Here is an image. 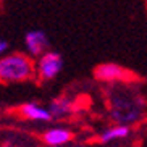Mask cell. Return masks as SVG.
<instances>
[{
    "mask_svg": "<svg viewBox=\"0 0 147 147\" xmlns=\"http://www.w3.org/2000/svg\"><path fill=\"white\" fill-rule=\"evenodd\" d=\"M34 76L32 57L21 52L3 53L0 57V81L24 82Z\"/></svg>",
    "mask_w": 147,
    "mask_h": 147,
    "instance_id": "cell-1",
    "label": "cell"
},
{
    "mask_svg": "<svg viewBox=\"0 0 147 147\" xmlns=\"http://www.w3.org/2000/svg\"><path fill=\"white\" fill-rule=\"evenodd\" d=\"M141 105L138 100L125 97V95H115L112 100V117L117 123L121 125H133L141 120Z\"/></svg>",
    "mask_w": 147,
    "mask_h": 147,
    "instance_id": "cell-2",
    "label": "cell"
},
{
    "mask_svg": "<svg viewBox=\"0 0 147 147\" xmlns=\"http://www.w3.org/2000/svg\"><path fill=\"white\" fill-rule=\"evenodd\" d=\"M63 69V57L58 52L45 50L37 57V63L34 65V73L39 74L42 81H52L55 79Z\"/></svg>",
    "mask_w": 147,
    "mask_h": 147,
    "instance_id": "cell-3",
    "label": "cell"
},
{
    "mask_svg": "<svg viewBox=\"0 0 147 147\" xmlns=\"http://www.w3.org/2000/svg\"><path fill=\"white\" fill-rule=\"evenodd\" d=\"M95 78L102 82L117 84V82L128 81L129 71L125 69L121 65H117V63H102L95 68Z\"/></svg>",
    "mask_w": 147,
    "mask_h": 147,
    "instance_id": "cell-4",
    "label": "cell"
},
{
    "mask_svg": "<svg viewBox=\"0 0 147 147\" xmlns=\"http://www.w3.org/2000/svg\"><path fill=\"white\" fill-rule=\"evenodd\" d=\"M49 47H50V42H49V37L44 31L32 29L26 32V36H24V50L29 57L37 58L40 53L49 50Z\"/></svg>",
    "mask_w": 147,
    "mask_h": 147,
    "instance_id": "cell-5",
    "label": "cell"
},
{
    "mask_svg": "<svg viewBox=\"0 0 147 147\" xmlns=\"http://www.w3.org/2000/svg\"><path fill=\"white\" fill-rule=\"evenodd\" d=\"M20 113L21 117L28 121H34V123H50L52 115L49 112V108L42 107L37 102H26L20 107Z\"/></svg>",
    "mask_w": 147,
    "mask_h": 147,
    "instance_id": "cell-6",
    "label": "cell"
},
{
    "mask_svg": "<svg viewBox=\"0 0 147 147\" xmlns=\"http://www.w3.org/2000/svg\"><path fill=\"white\" fill-rule=\"evenodd\" d=\"M42 138L49 147H66L73 139V133L65 126H52L44 133Z\"/></svg>",
    "mask_w": 147,
    "mask_h": 147,
    "instance_id": "cell-7",
    "label": "cell"
},
{
    "mask_svg": "<svg viewBox=\"0 0 147 147\" xmlns=\"http://www.w3.org/2000/svg\"><path fill=\"white\" fill-rule=\"evenodd\" d=\"M131 136V126L129 125H113L108 126L102 131L100 134V142L102 144H110L113 141H121V139H126Z\"/></svg>",
    "mask_w": 147,
    "mask_h": 147,
    "instance_id": "cell-8",
    "label": "cell"
},
{
    "mask_svg": "<svg viewBox=\"0 0 147 147\" xmlns=\"http://www.w3.org/2000/svg\"><path fill=\"white\" fill-rule=\"evenodd\" d=\"M73 108H74L73 100H69L68 97H58V99H53L49 104V112L52 115V120L66 118L68 115L73 113Z\"/></svg>",
    "mask_w": 147,
    "mask_h": 147,
    "instance_id": "cell-9",
    "label": "cell"
},
{
    "mask_svg": "<svg viewBox=\"0 0 147 147\" xmlns=\"http://www.w3.org/2000/svg\"><path fill=\"white\" fill-rule=\"evenodd\" d=\"M8 50H10V44L7 42L5 39H2V37H0V57L3 55V53H7Z\"/></svg>",
    "mask_w": 147,
    "mask_h": 147,
    "instance_id": "cell-10",
    "label": "cell"
}]
</instances>
